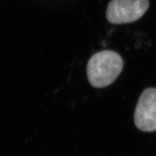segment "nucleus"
Wrapping results in <instances>:
<instances>
[{
  "label": "nucleus",
  "mask_w": 156,
  "mask_h": 156,
  "mask_svg": "<svg viewBox=\"0 0 156 156\" xmlns=\"http://www.w3.org/2000/svg\"><path fill=\"white\" fill-rule=\"evenodd\" d=\"M122 69L123 60L119 54L113 51H102L93 55L87 62V77L91 85L101 88L111 85Z\"/></svg>",
  "instance_id": "1"
},
{
  "label": "nucleus",
  "mask_w": 156,
  "mask_h": 156,
  "mask_svg": "<svg viewBox=\"0 0 156 156\" xmlns=\"http://www.w3.org/2000/svg\"><path fill=\"white\" fill-rule=\"evenodd\" d=\"M149 0H112L106 10V18L113 24H126L141 18L149 7Z\"/></svg>",
  "instance_id": "2"
},
{
  "label": "nucleus",
  "mask_w": 156,
  "mask_h": 156,
  "mask_svg": "<svg viewBox=\"0 0 156 156\" xmlns=\"http://www.w3.org/2000/svg\"><path fill=\"white\" fill-rule=\"evenodd\" d=\"M134 124L140 130H156V89L149 87L140 95L134 116Z\"/></svg>",
  "instance_id": "3"
}]
</instances>
